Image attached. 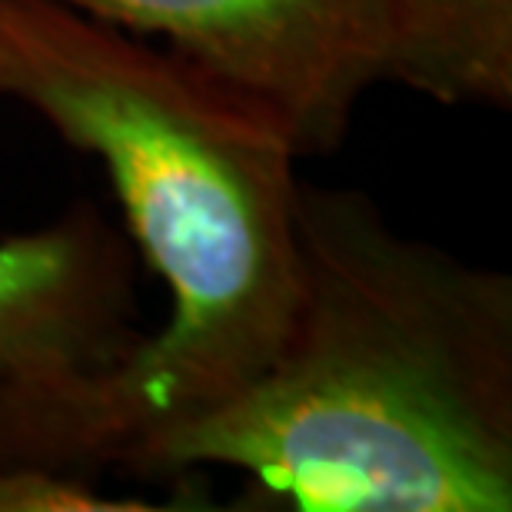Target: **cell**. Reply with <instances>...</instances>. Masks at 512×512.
<instances>
[{
  "label": "cell",
  "instance_id": "1",
  "mask_svg": "<svg viewBox=\"0 0 512 512\" xmlns=\"http://www.w3.org/2000/svg\"><path fill=\"white\" fill-rule=\"evenodd\" d=\"M0 97L107 163L170 290V320L114 373L54 396L0 393V469L120 466L280 350L300 296L296 150L187 60L50 0H0Z\"/></svg>",
  "mask_w": 512,
  "mask_h": 512
},
{
  "label": "cell",
  "instance_id": "2",
  "mask_svg": "<svg viewBox=\"0 0 512 512\" xmlns=\"http://www.w3.org/2000/svg\"><path fill=\"white\" fill-rule=\"evenodd\" d=\"M300 296L270 366L150 433L120 466L247 473L313 512L512 509V280L383 220L360 190H296Z\"/></svg>",
  "mask_w": 512,
  "mask_h": 512
},
{
  "label": "cell",
  "instance_id": "3",
  "mask_svg": "<svg viewBox=\"0 0 512 512\" xmlns=\"http://www.w3.org/2000/svg\"><path fill=\"white\" fill-rule=\"evenodd\" d=\"M160 34L170 54L247 100L296 157L340 147L360 97L389 80L383 0H50Z\"/></svg>",
  "mask_w": 512,
  "mask_h": 512
},
{
  "label": "cell",
  "instance_id": "4",
  "mask_svg": "<svg viewBox=\"0 0 512 512\" xmlns=\"http://www.w3.org/2000/svg\"><path fill=\"white\" fill-rule=\"evenodd\" d=\"M140 343L130 256L97 210L0 243L4 396L67 393L114 373Z\"/></svg>",
  "mask_w": 512,
  "mask_h": 512
},
{
  "label": "cell",
  "instance_id": "5",
  "mask_svg": "<svg viewBox=\"0 0 512 512\" xmlns=\"http://www.w3.org/2000/svg\"><path fill=\"white\" fill-rule=\"evenodd\" d=\"M389 80L439 104H512V0H383Z\"/></svg>",
  "mask_w": 512,
  "mask_h": 512
},
{
  "label": "cell",
  "instance_id": "6",
  "mask_svg": "<svg viewBox=\"0 0 512 512\" xmlns=\"http://www.w3.org/2000/svg\"><path fill=\"white\" fill-rule=\"evenodd\" d=\"M143 499H107L77 473L44 466L0 469V512H157Z\"/></svg>",
  "mask_w": 512,
  "mask_h": 512
}]
</instances>
